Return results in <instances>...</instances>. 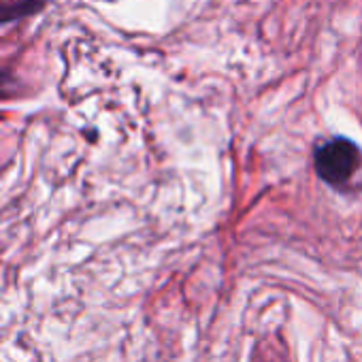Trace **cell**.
Returning <instances> with one entry per match:
<instances>
[{"mask_svg": "<svg viewBox=\"0 0 362 362\" xmlns=\"http://www.w3.org/2000/svg\"><path fill=\"white\" fill-rule=\"evenodd\" d=\"M360 164L358 147L343 136H337L328 143H322L315 149V170L326 184L341 188L351 179Z\"/></svg>", "mask_w": 362, "mask_h": 362, "instance_id": "obj_1", "label": "cell"}, {"mask_svg": "<svg viewBox=\"0 0 362 362\" xmlns=\"http://www.w3.org/2000/svg\"><path fill=\"white\" fill-rule=\"evenodd\" d=\"M41 7H43V0H5V3H0V24L33 16Z\"/></svg>", "mask_w": 362, "mask_h": 362, "instance_id": "obj_2", "label": "cell"}]
</instances>
